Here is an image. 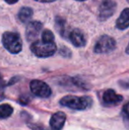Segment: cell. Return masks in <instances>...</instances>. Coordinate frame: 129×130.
I'll list each match as a JSON object with an SVG mask.
<instances>
[{
    "mask_svg": "<svg viewBox=\"0 0 129 130\" xmlns=\"http://www.w3.org/2000/svg\"><path fill=\"white\" fill-rule=\"evenodd\" d=\"M60 104L70 109L82 111L92 105V99L89 96H76L69 95L61 98Z\"/></svg>",
    "mask_w": 129,
    "mask_h": 130,
    "instance_id": "obj_1",
    "label": "cell"
},
{
    "mask_svg": "<svg viewBox=\"0 0 129 130\" xmlns=\"http://www.w3.org/2000/svg\"><path fill=\"white\" fill-rule=\"evenodd\" d=\"M31 51L35 56L39 58H48L56 52L57 46L55 43H49L44 41H34L31 45Z\"/></svg>",
    "mask_w": 129,
    "mask_h": 130,
    "instance_id": "obj_2",
    "label": "cell"
},
{
    "mask_svg": "<svg viewBox=\"0 0 129 130\" xmlns=\"http://www.w3.org/2000/svg\"><path fill=\"white\" fill-rule=\"evenodd\" d=\"M5 48L11 53H19L22 49V43L20 36L16 33L5 32L2 37Z\"/></svg>",
    "mask_w": 129,
    "mask_h": 130,
    "instance_id": "obj_3",
    "label": "cell"
},
{
    "mask_svg": "<svg viewBox=\"0 0 129 130\" xmlns=\"http://www.w3.org/2000/svg\"><path fill=\"white\" fill-rule=\"evenodd\" d=\"M30 89L34 96L42 98H47L51 95L50 87L44 82L40 80H34L30 82Z\"/></svg>",
    "mask_w": 129,
    "mask_h": 130,
    "instance_id": "obj_4",
    "label": "cell"
},
{
    "mask_svg": "<svg viewBox=\"0 0 129 130\" xmlns=\"http://www.w3.org/2000/svg\"><path fill=\"white\" fill-rule=\"evenodd\" d=\"M116 48V42L109 36H103L95 45L96 53H109Z\"/></svg>",
    "mask_w": 129,
    "mask_h": 130,
    "instance_id": "obj_5",
    "label": "cell"
},
{
    "mask_svg": "<svg viewBox=\"0 0 129 130\" xmlns=\"http://www.w3.org/2000/svg\"><path fill=\"white\" fill-rule=\"evenodd\" d=\"M116 10V4L112 0H103L99 7V18L106 20L113 14Z\"/></svg>",
    "mask_w": 129,
    "mask_h": 130,
    "instance_id": "obj_6",
    "label": "cell"
},
{
    "mask_svg": "<svg viewBox=\"0 0 129 130\" xmlns=\"http://www.w3.org/2000/svg\"><path fill=\"white\" fill-rule=\"evenodd\" d=\"M66 115L63 111H58L54 113L50 120V125L53 130H61L65 125Z\"/></svg>",
    "mask_w": 129,
    "mask_h": 130,
    "instance_id": "obj_7",
    "label": "cell"
},
{
    "mask_svg": "<svg viewBox=\"0 0 129 130\" xmlns=\"http://www.w3.org/2000/svg\"><path fill=\"white\" fill-rule=\"evenodd\" d=\"M42 24L38 21H33L28 25L26 29V37L28 41H34L38 37L42 30Z\"/></svg>",
    "mask_w": 129,
    "mask_h": 130,
    "instance_id": "obj_8",
    "label": "cell"
},
{
    "mask_svg": "<svg viewBox=\"0 0 129 130\" xmlns=\"http://www.w3.org/2000/svg\"><path fill=\"white\" fill-rule=\"evenodd\" d=\"M103 100L105 104L113 105L120 103L123 100V96L118 95L113 89H107L103 95Z\"/></svg>",
    "mask_w": 129,
    "mask_h": 130,
    "instance_id": "obj_9",
    "label": "cell"
},
{
    "mask_svg": "<svg viewBox=\"0 0 129 130\" xmlns=\"http://www.w3.org/2000/svg\"><path fill=\"white\" fill-rule=\"evenodd\" d=\"M69 38L75 47H83L86 44V38L84 34L80 29H73L69 34Z\"/></svg>",
    "mask_w": 129,
    "mask_h": 130,
    "instance_id": "obj_10",
    "label": "cell"
},
{
    "mask_svg": "<svg viewBox=\"0 0 129 130\" xmlns=\"http://www.w3.org/2000/svg\"><path fill=\"white\" fill-rule=\"evenodd\" d=\"M119 29H126L129 27V8H126L121 12L116 22Z\"/></svg>",
    "mask_w": 129,
    "mask_h": 130,
    "instance_id": "obj_11",
    "label": "cell"
},
{
    "mask_svg": "<svg viewBox=\"0 0 129 130\" xmlns=\"http://www.w3.org/2000/svg\"><path fill=\"white\" fill-rule=\"evenodd\" d=\"M33 16V10L29 7H23L20 10L19 19L22 22H28L31 20Z\"/></svg>",
    "mask_w": 129,
    "mask_h": 130,
    "instance_id": "obj_12",
    "label": "cell"
},
{
    "mask_svg": "<svg viewBox=\"0 0 129 130\" xmlns=\"http://www.w3.org/2000/svg\"><path fill=\"white\" fill-rule=\"evenodd\" d=\"M13 112V108L10 104H4L0 105V119H6Z\"/></svg>",
    "mask_w": 129,
    "mask_h": 130,
    "instance_id": "obj_13",
    "label": "cell"
},
{
    "mask_svg": "<svg viewBox=\"0 0 129 130\" xmlns=\"http://www.w3.org/2000/svg\"><path fill=\"white\" fill-rule=\"evenodd\" d=\"M42 38H43V41H44V42L54 43V35L52 34V32H50V30H48V29H46V30H44L43 32Z\"/></svg>",
    "mask_w": 129,
    "mask_h": 130,
    "instance_id": "obj_14",
    "label": "cell"
},
{
    "mask_svg": "<svg viewBox=\"0 0 129 130\" xmlns=\"http://www.w3.org/2000/svg\"><path fill=\"white\" fill-rule=\"evenodd\" d=\"M56 26H57V30H59L61 35L65 33V21L63 19L57 18V20H56Z\"/></svg>",
    "mask_w": 129,
    "mask_h": 130,
    "instance_id": "obj_15",
    "label": "cell"
},
{
    "mask_svg": "<svg viewBox=\"0 0 129 130\" xmlns=\"http://www.w3.org/2000/svg\"><path fill=\"white\" fill-rule=\"evenodd\" d=\"M5 98V82L0 75V101Z\"/></svg>",
    "mask_w": 129,
    "mask_h": 130,
    "instance_id": "obj_16",
    "label": "cell"
},
{
    "mask_svg": "<svg viewBox=\"0 0 129 130\" xmlns=\"http://www.w3.org/2000/svg\"><path fill=\"white\" fill-rule=\"evenodd\" d=\"M123 115L126 119H129V102L123 106Z\"/></svg>",
    "mask_w": 129,
    "mask_h": 130,
    "instance_id": "obj_17",
    "label": "cell"
},
{
    "mask_svg": "<svg viewBox=\"0 0 129 130\" xmlns=\"http://www.w3.org/2000/svg\"><path fill=\"white\" fill-rule=\"evenodd\" d=\"M119 84H120L123 88H125V89H129V80H120V82H119Z\"/></svg>",
    "mask_w": 129,
    "mask_h": 130,
    "instance_id": "obj_18",
    "label": "cell"
},
{
    "mask_svg": "<svg viewBox=\"0 0 129 130\" xmlns=\"http://www.w3.org/2000/svg\"><path fill=\"white\" fill-rule=\"evenodd\" d=\"M28 127H31L32 130H45L43 127H40V126H38V125H33V124H29V125H28Z\"/></svg>",
    "mask_w": 129,
    "mask_h": 130,
    "instance_id": "obj_19",
    "label": "cell"
},
{
    "mask_svg": "<svg viewBox=\"0 0 129 130\" xmlns=\"http://www.w3.org/2000/svg\"><path fill=\"white\" fill-rule=\"evenodd\" d=\"M37 2H41V3H50V2H53L55 0H35Z\"/></svg>",
    "mask_w": 129,
    "mask_h": 130,
    "instance_id": "obj_20",
    "label": "cell"
},
{
    "mask_svg": "<svg viewBox=\"0 0 129 130\" xmlns=\"http://www.w3.org/2000/svg\"><path fill=\"white\" fill-rule=\"evenodd\" d=\"M5 1L6 2V3L11 4V5H12V4H15L16 2H18V0H5Z\"/></svg>",
    "mask_w": 129,
    "mask_h": 130,
    "instance_id": "obj_21",
    "label": "cell"
},
{
    "mask_svg": "<svg viewBox=\"0 0 129 130\" xmlns=\"http://www.w3.org/2000/svg\"><path fill=\"white\" fill-rule=\"evenodd\" d=\"M126 52L127 53V54H129V43H128L127 47H126Z\"/></svg>",
    "mask_w": 129,
    "mask_h": 130,
    "instance_id": "obj_22",
    "label": "cell"
},
{
    "mask_svg": "<svg viewBox=\"0 0 129 130\" xmlns=\"http://www.w3.org/2000/svg\"><path fill=\"white\" fill-rule=\"evenodd\" d=\"M77 1H85V0H77Z\"/></svg>",
    "mask_w": 129,
    "mask_h": 130,
    "instance_id": "obj_23",
    "label": "cell"
},
{
    "mask_svg": "<svg viewBox=\"0 0 129 130\" xmlns=\"http://www.w3.org/2000/svg\"><path fill=\"white\" fill-rule=\"evenodd\" d=\"M126 1H127V2H128V3H129V0H126Z\"/></svg>",
    "mask_w": 129,
    "mask_h": 130,
    "instance_id": "obj_24",
    "label": "cell"
}]
</instances>
